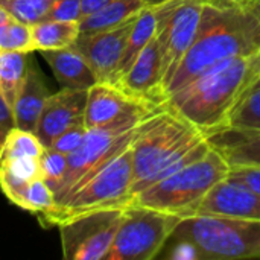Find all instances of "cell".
<instances>
[{
	"instance_id": "cb8c5ba5",
	"label": "cell",
	"mask_w": 260,
	"mask_h": 260,
	"mask_svg": "<svg viewBox=\"0 0 260 260\" xmlns=\"http://www.w3.org/2000/svg\"><path fill=\"white\" fill-rule=\"evenodd\" d=\"M11 203L37 218L50 213L56 207L55 195L43 177L29 181Z\"/></svg>"
},
{
	"instance_id": "4fadbf2b",
	"label": "cell",
	"mask_w": 260,
	"mask_h": 260,
	"mask_svg": "<svg viewBox=\"0 0 260 260\" xmlns=\"http://www.w3.org/2000/svg\"><path fill=\"white\" fill-rule=\"evenodd\" d=\"M155 108L140 99L125 93L120 87L110 82H96L88 88L87 105L84 111V125L87 129L111 123L122 116L133 113H155Z\"/></svg>"
},
{
	"instance_id": "484cf974",
	"label": "cell",
	"mask_w": 260,
	"mask_h": 260,
	"mask_svg": "<svg viewBox=\"0 0 260 260\" xmlns=\"http://www.w3.org/2000/svg\"><path fill=\"white\" fill-rule=\"evenodd\" d=\"M44 146L34 131L12 128L0 148V161L17 157H37L43 154Z\"/></svg>"
},
{
	"instance_id": "277c9868",
	"label": "cell",
	"mask_w": 260,
	"mask_h": 260,
	"mask_svg": "<svg viewBox=\"0 0 260 260\" xmlns=\"http://www.w3.org/2000/svg\"><path fill=\"white\" fill-rule=\"evenodd\" d=\"M229 174V161L215 148H210L204 157L146 187L131 203L172 213L181 219L195 216L207 193Z\"/></svg>"
},
{
	"instance_id": "ac0fdd59",
	"label": "cell",
	"mask_w": 260,
	"mask_h": 260,
	"mask_svg": "<svg viewBox=\"0 0 260 260\" xmlns=\"http://www.w3.org/2000/svg\"><path fill=\"white\" fill-rule=\"evenodd\" d=\"M40 53L49 64L55 79L62 85V88L88 90L98 82L90 64L75 46L43 50Z\"/></svg>"
},
{
	"instance_id": "f546056e",
	"label": "cell",
	"mask_w": 260,
	"mask_h": 260,
	"mask_svg": "<svg viewBox=\"0 0 260 260\" xmlns=\"http://www.w3.org/2000/svg\"><path fill=\"white\" fill-rule=\"evenodd\" d=\"M87 126L84 125V122H78L72 126H69L67 129H64L55 140L53 143L49 146L55 151H59L66 155L73 154L84 142L85 136H87Z\"/></svg>"
},
{
	"instance_id": "8fae6325",
	"label": "cell",
	"mask_w": 260,
	"mask_h": 260,
	"mask_svg": "<svg viewBox=\"0 0 260 260\" xmlns=\"http://www.w3.org/2000/svg\"><path fill=\"white\" fill-rule=\"evenodd\" d=\"M137 15L113 29L79 34L78 40L75 41L73 46L87 59L98 82L113 84L116 70L119 67L122 53L125 50L129 32Z\"/></svg>"
},
{
	"instance_id": "f1b7e54d",
	"label": "cell",
	"mask_w": 260,
	"mask_h": 260,
	"mask_svg": "<svg viewBox=\"0 0 260 260\" xmlns=\"http://www.w3.org/2000/svg\"><path fill=\"white\" fill-rule=\"evenodd\" d=\"M40 172L49 187L55 189V186L62 180L69 166V157L59 151L52 148H44L43 154L40 155Z\"/></svg>"
},
{
	"instance_id": "30bf717a",
	"label": "cell",
	"mask_w": 260,
	"mask_h": 260,
	"mask_svg": "<svg viewBox=\"0 0 260 260\" xmlns=\"http://www.w3.org/2000/svg\"><path fill=\"white\" fill-rule=\"evenodd\" d=\"M125 207L104 209L72 216L58 224L66 260H105Z\"/></svg>"
},
{
	"instance_id": "9c48e42d",
	"label": "cell",
	"mask_w": 260,
	"mask_h": 260,
	"mask_svg": "<svg viewBox=\"0 0 260 260\" xmlns=\"http://www.w3.org/2000/svg\"><path fill=\"white\" fill-rule=\"evenodd\" d=\"M203 0H171L155 11V41L160 53L161 79L169 85L181 59L190 49L201 20Z\"/></svg>"
},
{
	"instance_id": "d6986e66",
	"label": "cell",
	"mask_w": 260,
	"mask_h": 260,
	"mask_svg": "<svg viewBox=\"0 0 260 260\" xmlns=\"http://www.w3.org/2000/svg\"><path fill=\"white\" fill-rule=\"evenodd\" d=\"M155 37V11L154 8H143L129 32L125 50L122 53L119 67L116 70V76L113 84H117L119 79L129 70V67L134 64L137 56L142 53V50L149 44V41Z\"/></svg>"
},
{
	"instance_id": "ffe728a7",
	"label": "cell",
	"mask_w": 260,
	"mask_h": 260,
	"mask_svg": "<svg viewBox=\"0 0 260 260\" xmlns=\"http://www.w3.org/2000/svg\"><path fill=\"white\" fill-rule=\"evenodd\" d=\"M145 8L142 0H113L79 21L81 34L113 29L136 17Z\"/></svg>"
},
{
	"instance_id": "4316f807",
	"label": "cell",
	"mask_w": 260,
	"mask_h": 260,
	"mask_svg": "<svg viewBox=\"0 0 260 260\" xmlns=\"http://www.w3.org/2000/svg\"><path fill=\"white\" fill-rule=\"evenodd\" d=\"M0 50L34 53L30 26L11 15L0 24Z\"/></svg>"
},
{
	"instance_id": "6da1fadb",
	"label": "cell",
	"mask_w": 260,
	"mask_h": 260,
	"mask_svg": "<svg viewBox=\"0 0 260 260\" xmlns=\"http://www.w3.org/2000/svg\"><path fill=\"white\" fill-rule=\"evenodd\" d=\"M257 52L260 5L222 8L204 3L197 37L166 87V98L215 66Z\"/></svg>"
},
{
	"instance_id": "8992f818",
	"label": "cell",
	"mask_w": 260,
	"mask_h": 260,
	"mask_svg": "<svg viewBox=\"0 0 260 260\" xmlns=\"http://www.w3.org/2000/svg\"><path fill=\"white\" fill-rule=\"evenodd\" d=\"M134 183L131 146L116 155L93 177L78 186L50 213L38 218L44 229L58 227L62 221L87 212L126 207L131 203Z\"/></svg>"
},
{
	"instance_id": "5bb4252c",
	"label": "cell",
	"mask_w": 260,
	"mask_h": 260,
	"mask_svg": "<svg viewBox=\"0 0 260 260\" xmlns=\"http://www.w3.org/2000/svg\"><path fill=\"white\" fill-rule=\"evenodd\" d=\"M129 96L140 99L155 108H163L165 87L161 79L160 53L155 38L142 50L129 70L119 79L117 84Z\"/></svg>"
},
{
	"instance_id": "44dd1931",
	"label": "cell",
	"mask_w": 260,
	"mask_h": 260,
	"mask_svg": "<svg viewBox=\"0 0 260 260\" xmlns=\"http://www.w3.org/2000/svg\"><path fill=\"white\" fill-rule=\"evenodd\" d=\"M34 50H55L73 46L78 40L81 30L76 21H61V20H43L30 26Z\"/></svg>"
},
{
	"instance_id": "52a82bcc",
	"label": "cell",
	"mask_w": 260,
	"mask_h": 260,
	"mask_svg": "<svg viewBox=\"0 0 260 260\" xmlns=\"http://www.w3.org/2000/svg\"><path fill=\"white\" fill-rule=\"evenodd\" d=\"M151 114L154 113H133L104 126L88 129L82 145L67 155L69 166L66 175L53 189L56 206L116 155L129 148L140 123Z\"/></svg>"
},
{
	"instance_id": "e575fe53",
	"label": "cell",
	"mask_w": 260,
	"mask_h": 260,
	"mask_svg": "<svg viewBox=\"0 0 260 260\" xmlns=\"http://www.w3.org/2000/svg\"><path fill=\"white\" fill-rule=\"evenodd\" d=\"M204 3H210V5H215V6H236V5H241V0H203Z\"/></svg>"
},
{
	"instance_id": "3957f363",
	"label": "cell",
	"mask_w": 260,
	"mask_h": 260,
	"mask_svg": "<svg viewBox=\"0 0 260 260\" xmlns=\"http://www.w3.org/2000/svg\"><path fill=\"white\" fill-rule=\"evenodd\" d=\"M165 247L171 259H260V222L212 215L183 218Z\"/></svg>"
},
{
	"instance_id": "7a4b0ae2",
	"label": "cell",
	"mask_w": 260,
	"mask_h": 260,
	"mask_svg": "<svg viewBox=\"0 0 260 260\" xmlns=\"http://www.w3.org/2000/svg\"><path fill=\"white\" fill-rule=\"evenodd\" d=\"M260 78V52L233 58L169 94L163 108L174 111L206 136L222 129L229 116Z\"/></svg>"
},
{
	"instance_id": "2e32d148",
	"label": "cell",
	"mask_w": 260,
	"mask_h": 260,
	"mask_svg": "<svg viewBox=\"0 0 260 260\" xmlns=\"http://www.w3.org/2000/svg\"><path fill=\"white\" fill-rule=\"evenodd\" d=\"M232 166H257L260 168V129L222 128L206 136Z\"/></svg>"
},
{
	"instance_id": "5b68a950",
	"label": "cell",
	"mask_w": 260,
	"mask_h": 260,
	"mask_svg": "<svg viewBox=\"0 0 260 260\" xmlns=\"http://www.w3.org/2000/svg\"><path fill=\"white\" fill-rule=\"evenodd\" d=\"M206 140V134L168 108L146 117L131 143L134 183L131 197L165 163ZM131 198V200H133Z\"/></svg>"
},
{
	"instance_id": "d590c367",
	"label": "cell",
	"mask_w": 260,
	"mask_h": 260,
	"mask_svg": "<svg viewBox=\"0 0 260 260\" xmlns=\"http://www.w3.org/2000/svg\"><path fill=\"white\" fill-rule=\"evenodd\" d=\"M142 2H143L145 8H158V6H161L171 0H142Z\"/></svg>"
},
{
	"instance_id": "e0dca14e",
	"label": "cell",
	"mask_w": 260,
	"mask_h": 260,
	"mask_svg": "<svg viewBox=\"0 0 260 260\" xmlns=\"http://www.w3.org/2000/svg\"><path fill=\"white\" fill-rule=\"evenodd\" d=\"M49 96L50 93L44 75L40 70L37 61L30 56L24 82L12 107L15 128L35 133L37 123L40 120L41 111Z\"/></svg>"
},
{
	"instance_id": "d4e9b609",
	"label": "cell",
	"mask_w": 260,
	"mask_h": 260,
	"mask_svg": "<svg viewBox=\"0 0 260 260\" xmlns=\"http://www.w3.org/2000/svg\"><path fill=\"white\" fill-rule=\"evenodd\" d=\"M224 128L260 129V78L241 98Z\"/></svg>"
},
{
	"instance_id": "603a6c76",
	"label": "cell",
	"mask_w": 260,
	"mask_h": 260,
	"mask_svg": "<svg viewBox=\"0 0 260 260\" xmlns=\"http://www.w3.org/2000/svg\"><path fill=\"white\" fill-rule=\"evenodd\" d=\"M30 53L24 52H2L0 50V91L11 107L24 82Z\"/></svg>"
},
{
	"instance_id": "1f68e13d",
	"label": "cell",
	"mask_w": 260,
	"mask_h": 260,
	"mask_svg": "<svg viewBox=\"0 0 260 260\" xmlns=\"http://www.w3.org/2000/svg\"><path fill=\"white\" fill-rule=\"evenodd\" d=\"M230 175L244 181L260 193V168L257 166H232Z\"/></svg>"
},
{
	"instance_id": "8d00e7d4",
	"label": "cell",
	"mask_w": 260,
	"mask_h": 260,
	"mask_svg": "<svg viewBox=\"0 0 260 260\" xmlns=\"http://www.w3.org/2000/svg\"><path fill=\"white\" fill-rule=\"evenodd\" d=\"M241 5H260V0H241Z\"/></svg>"
},
{
	"instance_id": "836d02e7",
	"label": "cell",
	"mask_w": 260,
	"mask_h": 260,
	"mask_svg": "<svg viewBox=\"0 0 260 260\" xmlns=\"http://www.w3.org/2000/svg\"><path fill=\"white\" fill-rule=\"evenodd\" d=\"M110 2H113V0H82V18L96 12L98 9L108 5Z\"/></svg>"
},
{
	"instance_id": "9a60e30c",
	"label": "cell",
	"mask_w": 260,
	"mask_h": 260,
	"mask_svg": "<svg viewBox=\"0 0 260 260\" xmlns=\"http://www.w3.org/2000/svg\"><path fill=\"white\" fill-rule=\"evenodd\" d=\"M87 93L88 90L62 88L47 98L35 128V134L44 148H49L69 126L84 122Z\"/></svg>"
},
{
	"instance_id": "7c38bea8",
	"label": "cell",
	"mask_w": 260,
	"mask_h": 260,
	"mask_svg": "<svg viewBox=\"0 0 260 260\" xmlns=\"http://www.w3.org/2000/svg\"><path fill=\"white\" fill-rule=\"evenodd\" d=\"M197 215L227 216L260 222V193L232 177L219 181L203 200Z\"/></svg>"
},
{
	"instance_id": "7402d4cb",
	"label": "cell",
	"mask_w": 260,
	"mask_h": 260,
	"mask_svg": "<svg viewBox=\"0 0 260 260\" xmlns=\"http://www.w3.org/2000/svg\"><path fill=\"white\" fill-rule=\"evenodd\" d=\"M41 177L37 157H17L0 161V189L11 203L32 180Z\"/></svg>"
},
{
	"instance_id": "83f0119b",
	"label": "cell",
	"mask_w": 260,
	"mask_h": 260,
	"mask_svg": "<svg viewBox=\"0 0 260 260\" xmlns=\"http://www.w3.org/2000/svg\"><path fill=\"white\" fill-rule=\"evenodd\" d=\"M55 0H0V5L17 20L34 26L49 18Z\"/></svg>"
},
{
	"instance_id": "d6a6232c",
	"label": "cell",
	"mask_w": 260,
	"mask_h": 260,
	"mask_svg": "<svg viewBox=\"0 0 260 260\" xmlns=\"http://www.w3.org/2000/svg\"><path fill=\"white\" fill-rule=\"evenodd\" d=\"M12 128H15L14 110L0 91V148Z\"/></svg>"
},
{
	"instance_id": "4dcf8cb0",
	"label": "cell",
	"mask_w": 260,
	"mask_h": 260,
	"mask_svg": "<svg viewBox=\"0 0 260 260\" xmlns=\"http://www.w3.org/2000/svg\"><path fill=\"white\" fill-rule=\"evenodd\" d=\"M49 18L79 23L82 20V0H55Z\"/></svg>"
},
{
	"instance_id": "ba28073f",
	"label": "cell",
	"mask_w": 260,
	"mask_h": 260,
	"mask_svg": "<svg viewBox=\"0 0 260 260\" xmlns=\"http://www.w3.org/2000/svg\"><path fill=\"white\" fill-rule=\"evenodd\" d=\"M180 216L145 207L128 204L122 222L105 260H152L160 256Z\"/></svg>"
}]
</instances>
